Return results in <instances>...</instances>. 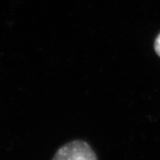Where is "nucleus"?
<instances>
[{"instance_id": "1", "label": "nucleus", "mask_w": 160, "mask_h": 160, "mask_svg": "<svg viewBox=\"0 0 160 160\" xmlns=\"http://www.w3.org/2000/svg\"><path fill=\"white\" fill-rule=\"evenodd\" d=\"M52 160H98L95 152L83 141L76 140L62 145Z\"/></svg>"}, {"instance_id": "2", "label": "nucleus", "mask_w": 160, "mask_h": 160, "mask_svg": "<svg viewBox=\"0 0 160 160\" xmlns=\"http://www.w3.org/2000/svg\"><path fill=\"white\" fill-rule=\"evenodd\" d=\"M154 48L156 54L160 57V34H158V35L156 37L155 40H154Z\"/></svg>"}]
</instances>
